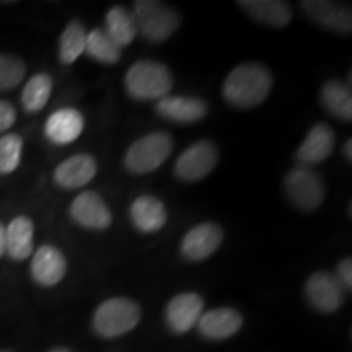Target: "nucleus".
<instances>
[{
	"mask_svg": "<svg viewBox=\"0 0 352 352\" xmlns=\"http://www.w3.org/2000/svg\"><path fill=\"white\" fill-rule=\"evenodd\" d=\"M272 76L266 65L245 63L228 74L222 85V95L228 104L250 109L261 104L271 94Z\"/></svg>",
	"mask_w": 352,
	"mask_h": 352,
	"instance_id": "f257e3e1",
	"label": "nucleus"
},
{
	"mask_svg": "<svg viewBox=\"0 0 352 352\" xmlns=\"http://www.w3.org/2000/svg\"><path fill=\"white\" fill-rule=\"evenodd\" d=\"M127 95L134 100H162L173 88V76L165 64L158 60H139L132 64L124 78Z\"/></svg>",
	"mask_w": 352,
	"mask_h": 352,
	"instance_id": "f03ea898",
	"label": "nucleus"
},
{
	"mask_svg": "<svg viewBox=\"0 0 352 352\" xmlns=\"http://www.w3.org/2000/svg\"><path fill=\"white\" fill-rule=\"evenodd\" d=\"M131 13L138 33L152 43L166 41L182 23V16L173 7L157 0H139Z\"/></svg>",
	"mask_w": 352,
	"mask_h": 352,
	"instance_id": "7ed1b4c3",
	"label": "nucleus"
},
{
	"mask_svg": "<svg viewBox=\"0 0 352 352\" xmlns=\"http://www.w3.org/2000/svg\"><path fill=\"white\" fill-rule=\"evenodd\" d=\"M173 152V139L166 132H152L135 140L127 148L126 168L134 175H147L155 171L168 160Z\"/></svg>",
	"mask_w": 352,
	"mask_h": 352,
	"instance_id": "20e7f679",
	"label": "nucleus"
},
{
	"mask_svg": "<svg viewBox=\"0 0 352 352\" xmlns=\"http://www.w3.org/2000/svg\"><path fill=\"white\" fill-rule=\"evenodd\" d=\"M140 308L124 297H114L103 302L94 315V329L101 338H118L129 333L139 324Z\"/></svg>",
	"mask_w": 352,
	"mask_h": 352,
	"instance_id": "39448f33",
	"label": "nucleus"
},
{
	"mask_svg": "<svg viewBox=\"0 0 352 352\" xmlns=\"http://www.w3.org/2000/svg\"><path fill=\"white\" fill-rule=\"evenodd\" d=\"M284 189L289 201L300 210H315L324 199V183L311 166L298 165L285 175Z\"/></svg>",
	"mask_w": 352,
	"mask_h": 352,
	"instance_id": "423d86ee",
	"label": "nucleus"
},
{
	"mask_svg": "<svg viewBox=\"0 0 352 352\" xmlns=\"http://www.w3.org/2000/svg\"><path fill=\"white\" fill-rule=\"evenodd\" d=\"M219 151L210 140H197L178 157L175 164V175L183 182L192 183L206 178L215 168Z\"/></svg>",
	"mask_w": 352,
	"mask_h": 352,
	"instance_id": "0eeeda50",
	"label": "nucleus"
},
{
	"mask_svg": "<svg viewBox=\"0 0 352 352\" xmlns=\"http://www.w3.org/2000/svg\"><path fill=\"white\" fill-rule=\"evenodd\" d=\"M307 300L315 310L323 314H333L344 302V289L336 276L327 271H318L308 277L305 284Z\"/></svg>",
	"mask_w": 352,
	"mask_h": 352,
	"instance_id": "6e6552de",
	"label": "nucleus"
},
{
	"mask_svg": "<svg viewBox=\"0 0 352 352\" xmlns=\"http://www.w3.org/2000/svg\"><path fill=\"white\" fill-rule=\"evenodd\" d=\"M302 10L311 21L321 28L336 34L349 36L352 30V15L349 6L327 0H307L300 3Z\"/></svg>",
	"mask_w": 352,
	"mask_h": 352,
	"instance_id": "1a4fd4ad",
	"label": "nucleus"
},
{
	"mask_svg": "<svg viewBox=\"0 0 352 352\" xmlns=\"http://www.w3.org/2000/svg\"><path fill=\"white\" fill-rule=\"evenodd\" d=\"M70 217L88 230H107L113 223L111 210L95 191H83L70 204Z\"/></svg>",
	"mask_w": 352,
	"mask_h": 352,
	"instance_id": "9d476101",
	"label": "nucleus"
},
{
	"mask_svg": "<svg viewBox=\"0 0 352 352\" xmlns=\"http://www.w3.org/2000/svg\"><path fill=\"white\" fill-rule=\"evenodd\" d=\"M222 240L223 232L217 223H199L183 236L182 254L189 261H202L217 252Z\"/></svg>",
	"mask_w": 352,
	"mask_h": 352,
	"instance_id": "9b49d317",
	"label": "nucleus"
},
{
	"mask_svg": "<svg viewBox=\"0 0 352 352\" xmlns=\"http://www.w3.org/2000/svg\"><path fill=\"white\" fill-rule=\"evenodd\" d=\"M67 272V259L59 248L43 245L36 250L32 259V276L43 287H52L64 279Z\"/></svg>",
	"mask_w": 352,
	"mask_h": 352,
	"instance_id": "f8f14e48",
	"label": "nucleus"
},
{
	"mask_svg": "<svg viewBox=\"0 0 352 352\" xmlns=\"http://www.w3.org/2000/svg\"><path fill=\"white\" fill-rule=\"evenodd\" d=\"M204 302L195 292H184L173 297L166 307V323L176 334L188 333L199 321Z\"/></svg>",
	"mask_w": 352,
	"mask_h": 352,
	"instance_id": "ddd939ff",
	"label": "nucleus"
},
{
	"mask_svg": "<svg viewBox=\"0 0 352 352\" xmlns=\"http://www.w3.org/2000/svg\"><path fill=\"white\" fill-rule=\"evenodd\" d=\"M85 127L82 113L76 108L57 109L44 124V135L56 145H69L80 138Z\"/></svg>",
	"mask_w": 352,
	"mask_h": 352,
	"instance_id": "4468645a",
	"label": "nucleus"
},
{
	"mask_svg": "<svg viewBox=\"0 0 352 352\" xmlns=\"http://www.w3.org/2000/svg\"><path fill=\"white\" fill-rule=\"evenodd\" d=\"M98 170V164L88 153H77L63 164L57 165L54 170V183L63 189L83 188L94 179Z\"/></svg>",
	"mask_w": 352,
	"mask_h": 352,
	"instance_id": "2eb2a0df",
	"label": "nucleus"
},
{
	"mask_svg": "<svg viewBox=\"0 0 352 352\" xmlns=\"http://www.w3.org/2000/svg\"><path fill=\"white\" fill-rule=\"evenodd\" d=\"M208 103L196 96H165L157 101V113L165 120L191 124L208 114Z\"/></svg>",
	"mask_w": 352,
	"mask_h": 352,
	"instance_id": "dca6fc26",
	"label": "nucleus"
},
{
	"mask_svg": "<svg viewBox=\"0 0 352 352\" xmlns=\"http://www.w3.org/2000/svg\"><path fill=\"white\" fill-rule=\"evenodd\" d=\"M334 148V132L324 122L310 129L297 151V160L303 166L318 165L331 155Z\"/></svg>",
	"mask_w": 352,
	"mask_h": 352,
	"instance_id": "f3484780",
	"label": "nucleus"
},
{
	"mask_svg": "<svg viewBox=\"0 0 352 352\" xmlns=\"http://www.w3.org/2000/svg\"><path fill=\"white\" fill-rule=\"evenodd\" d=\"M197 329L208 340H227L235 334L243 324V318L233 308H215L201 315Z\"/></svg>",
	"mask_w": 352,
	"mask_h": 352,
	"instance_id": "a211bd4d",
	"label": "nucleus"
},
{
	"mask_svg": "<svg viewBox=\"0 0 352 352\" xmlns=\"http://www.w3.org/2000/svg\"><path fill=\"white\" fill-rule=\"evenodd\" d=\"M132 226L142 233H153L164 228L168 219L165 204L153 196H139L131 204Z\"/></svg>",
	"mask_w": 352,
	"mask_h": 352,
	"instance_id": "6ab92c4d",
	"label": "nucleus"
},
{
	"mask_svg": "<svg viewBox=\"0 0 352 352\" xmlns=\"http://www.w3.org/2000/svg\"><path fill=\"white\" fill-rule=\"evenodd\" d=\"M239 7L258 23L272 26V28H284L292 20L290 6L280 0H243V2H239Z\"/></svg>",
	"mask_w": 352,
	"mask_h": 352,
	"instance_id": "aec40b11",
	"label": "nucleus"
},
{
	"mask_svg": "<svg viewBox=\"0 0 352 352\" xmlns=\"http://www.w3.org/2000/svg\"><path fill=\"white\" fill-rule=\"evenodd\" d=\"M34 223L26 215H16L6 227V253L15 261H23L33 253Z\"/></svg>",
	"mask_w": 352,
	"mask_h": 352,
	"instance_id": "412c9836",
	"label": "nucleus"
},
{
	"mask_svg": "<svg viewBox=\"0 0 352 352\" xmlns=\"http://www.w3.org/2000/svg\"><path fill=\"white\" fill-rule=\"evenodd\" d=\"M321 103L329 114L342 121L352 120L351 87L340 80H329L321 90Z\"/></svg>",
	"mask_w": 352,
	"mask_h": 352,
	"instance_id": "4be33fe9",
	"label": "nucleus"
},
{
	"mask_svg": "<svg viewBox=\"0 0 352 352\" xmlns=\"http://www.w3.org/2000/svg\"><path fill=\"white\" fill-rule=\"evenodd\" d=\"M104 25H107L104 32L121 50L127 44H131L138 36V28H135L132 13L121 6L109 8Z\"/></svg>",
	"mask_w": 352,
	"mask_h": 352,
	"instance_id": "5701e85b",
	"label": "nucleus"
},
{
	"mask_svg": "<svg viewBox=\"0 0 352 352\" xmlns=\"http://www.w3.org/2000/svg\"><path fill=\"white\" fill-rule=\"evenodd\" d=\"M87 32L80 21L72 20L59 39V59L65 65L74 64L85 52Z\"/></svg>",
	"mask_w": 352,
	"mask_h": 352,
	"instance_id": "b1692460",
	"label": "nucleus"
},
{
	"mask_svg": "<svg viewBox=\"0 0 352 352\" xmlns=\"http://www.w3.org/2000/svg\"><path fill=\"white\" fill-rule=\"evenodd\" d=\"M52 94V78L47 74H36L26 82L21 91V104L25 111L38 113L46 107Z\"/></svg>",
	"mask_w": 352,
	"mask_h": 352,
	"instance_id": "393cba45",
	"label": "nucleus"
},
{
	"mask_svg": "<svg viewBox=\"0 0 352 352\" xmlns=\"http://www.w3.org/2000/svg\"><path fill=\"white\" fill-rule=\"evenodd\" d=\"M85 52L101 64H116L121 59V47L100 28L87 33Z\"/></svg>",
	"mask_w": 352,
	"mask_h": 352,
	"instance_id": "a878e982",
	"label": "nucleus"
},
{
	"mask_svg": "<svg viewBox=\"0 0 352 352\" xmlns=\"http://www.w3.org/2000/svg\"><path fill=\"white\" fill-rule=\"evenodd\" d=\"M23 153V139L19 134L0 138V175H10L20 166Z\"/></svg>",
	"mask_w": 352,
	"mask_h": 352,
	"instance_id": "bb28decb",
	"label": "nucleus"
},
{
	"mask_svg": "<svg viewBox=\"0 0 352 352\" xmlns=\"http://www.w3.org/2000/svg\"><path fill=\"white\" fill-rule=\"evenodd\" d=\"M26 67L23 60L15 56L0 54V91L12 90L23 80Z\"/></svg>",
	"mask_w": 352,
	"mask_h": 352,
	"instance_id": "cd10ccee",
	"label": "nucleus"
},
{
	"mask_svg": "<svg viewBox=\"0 0 352 352\" xmlns=\"http://www.w3.org/2000/svg\"><path fill=\"white\" fill-rule=\"evenodd\" d=\"M16 121V111L8 101L0 100V134L10 129Z\"/></svg>",
	"mask_w": 352,
	"mask_h": 352,
	"instance_id": "c85d7f7f",
	"label": "nucleus"
},
{
	"mask_svg": "<svg viewBox=\"0 0 352 352\" xmlns=\"http://www.w3.org/2000/svg\"><path fill=\"white\" fill-rule=\"evenodd\" d=\"M336 279L340 280L342 289H351L352 287V263H351V258L342 259L340 267H338Z\"/></svg>",
	"mask_w": 352,
	"mask_h": 352,
	"instance_id": "c756f323",
	"label": "nucleus"
},
{
	"mask_svg": "<svg viewBox=\"0 0 352 352\" xmlns=\"http://www.w3.org/2000/svg\"><path fill=\"white\" fill-rule=\"evenodd\" d=\"M6 254V226L0 222V258Z\"/></svg>",
	"mask_w": 352,
	"mask_h": 352,
	"instance_id": "7c9ffc66",
	"label": "nucleus"
},
{
	"mask_svg": "<svg viewBox=\"0 0 352 352\" xmlns=\"http://www.w3.org/2000/svg\"><path fill=\"white\" fill-rule=\"evenodd\" d=\"M344 157L347 158V160H351L352 158V140L349 139L344 145Z\"/></svg>",
	"mask_w": 352,
	"mask_h": 352,
	"instance_id": "2f4dec72",
	"label": "nucleus"
},
{
	"mask_svg": "<svg viewBox=\"0 0 352 352\" xmlns=\"http://www.w3.org/2000/svg\"><path fill=\"white\" fill-rule=\"evenodd\" d=\"M51 352H70L67 349H64V347H56V349H52Z\"/></svg>",
	"mask_w": 352,
	"mask_h": 352,
	"instance_id": "473e14b6",
	"label": "nucleus"
},
{
	"mask_svg": "<svg viewBox=\"0 0 352 352\" xmlns=\"http://www.w3.org/2000/svg\"><path fill=\"white\" fill-rule=\"evenodd\" d=\"M0 352H10V351H0Z\"/></svg>",
	"mask_w": 352,
	"mask_h": 352,
	"instance_id": "72a5a7b5",
	"label": "nucleus"
}]
</instances>
